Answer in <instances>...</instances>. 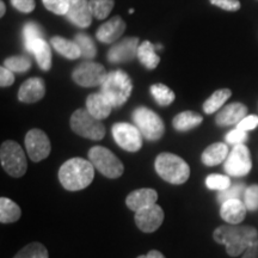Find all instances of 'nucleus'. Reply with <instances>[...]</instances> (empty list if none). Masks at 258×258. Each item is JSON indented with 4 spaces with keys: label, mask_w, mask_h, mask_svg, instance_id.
I'll return each mask as SVG.
<instances>
[{
    "label": "nucleus",
    "mask_w": 258,
    "mask_h": 258,
    "mask_svg": "<svg viewBox=\"0 0 258 258\" xmlns=\"http://www.w3.org/2000/svg\"><path fill=\"white\" fill-rule=\"evenodd\" d=\"M214 240L226 246V251L232 257L244 253L258 239V232L251 226H220L214 231Z\"/></svg>",
    "instance_id": "nucleus-1"
},
{
    "label": "nucleus",
    "mask_w": 258,
    "mask_h": 258,
    "mask_svg": "<svg viewBox=\"0 0 258 258\" xmlns=\"http://www.w3.org/2000/svg\"><path fill=\"white\" fill-rule=\"evenodd\" d=\"M95 178V166L90 160L72 158L61 165L59 179L61 185L69 191H78L91 184Z\"/></svg>",
    "instance_id": "nucleus-2"
},
{
    "label": "nucleus",
    "mask_w": 258,
    "mask_h": 258,
    "mask_svg": "<svg viewBox=\"0 0 258 258\" xmlns=\"http://www.w3.org/2000/svg\"><path fill=\"white\" fill-rule=\"evenodd\" d=\"M133 90L129 76L123 71L117 70L108 73L104 83L101 85V92L110 102L112 108H120L128 101Z\"/></svg>",
    "instance_id": "nucleus-3"
},
{
    "label": "nucleus",
    "mask_w": 258,
    "mask_h": 258,
    "mask_svg": "<svg viewBox=\"0 0 258 258\" xmlns=\"http://www.w3.org/2000/svg\"><path fill=\"white\" fill-rule=\"evenodd\" d=\"M154 166L158 175L171 184H183L190 177L188 163L176 154L160 153L157 157Z\"/></svg>",
    "instance_id": "nucleus-4"
},
{
    "label": "nucleus",
    "mask_w": 258,
    "mask_h": 258,
    "mask_svg": "<svg viewBox=\"0 0 258 258\" xmlns=\"http://www.w3.org/2000/svg\"><path fill=\"white\" fill-rule=\"evenodd\" d=\"M0 160L2 166L10 176L22 177L25 175L28 169L27 158H25L23 148L16 141H5L0 148Z\"/></svg>",
    "instance_id": "nucleus-5"
},
{
    "label": "nucleus",
    "mask_w": 258,
    "mask_h": 258,
    "mask_svg": "<svg viewBox=\"0 0 258 258\" xmlns=\"http://www.w3.org/2000/svg\"><path fill=\"white\" fill-rule=\"evenodd\" d=\"M89 159L103 176L108 178H118L123 175V164L111 151L102 146H95L89 151Z\"/></svg>",
    "instance_id": "nucleus-6"
},
{
    "label": "nucleus",
    "mask_w": 258,
    "mask_h": 258,
    "mask_svg": "<svg viewBox=\"0 0 258 258\" xmlns=\"http://www.w3.org/2000/svg\"><path fill=\"white\" fill-rule=\"evenodd\" d=\"M133 121L143 137L150 141H157L165 133V125L156 112L145 106H139L133 111Z\"/></svg>",
    "instance_id": "nucleus-7"
},
{
    "label": "nucleus",
    "mask_w": 258,
    "mask_h": 258,
    "mask_svg": "<svg viewBox=\"0 0 258 258\" xmlns=\"http://www.w3.org/2000/svg\"><path fill=\"white\" fill-rule=\"evenodd\" d=\"M71 128L80 137L102 140L105 135V127L101 121L97 120L86 109H78L71 117Z\"/></svg>",
    "instance_id": "nucleus-8"
},
{
    "label": "nucleus",
    "mask_w": 258,
    "mask_h": 258,
    "mask_svg": "<svg viewBox=\"0 0 258 258\" xmlns=\"http://www.w3.org/2000/svg\"><path fill=\"white\" fill-rule=\"evenodd\" d=\"M108 77L104 66L101 63L86 61L80 63L73 71L72 78L74 82L83 88H93V86H101Z\"/></svg>",
    "instance_id": "nucleus-9"
},
{
    "label": "nucleus",
    "mask_w": 258,
    "mask_h": 258,
    "mask_svg": "<svg viewBox=\"0 0 258 258\" xmlns=\"http://www.w3.org/2000/svg\"><path fill=\"white\" fill-rule=\"evenodd\" d=\"M252 167L251 154L249 148L244 144L235 145L225 160L224 169L230 176L243 177L246 176Z\"/></svg>",
    "instance_id": "nucleus-10"
},
{
    "label": "nucleus",
    "mask_w": 258,
    "mask_h": 258,
    "mask_svg": "<svg viewBox=\"0 0 258 258\" xmlns=\"http://www.w3.org/2000/svg\"><path fill=\"white\" fill-rule=\"evenodd\" d=\"M111 132L116 144L124 151L138 152L143 147V134L137 125L121 122L112 125Z\"/></svg>",
    "instance_id": "nucleus-11"
},
{
    "label": "nucleus",
    "mask_w": 258,
    "mask_h": 258,
    "mask_svg": "<svg viewBox=\"0 0 258 258\" xmlns=\"http://www.w3.org/2000/svg\"><path fill=\"white\" fill-rule=\"evenodd\" d=\"M25 147L34 163L46 159L50 154V141L47 134L40 129H31L25 137Z\"/></svg>",
    "instance_id": "nucleus-12"
},
{
    "label": "nucleus",
    "mask_w": 258,
    "mask_h": 258,
    "mask_svg": "<svg viewBox=\"0 0 258 258\" xmlns=\"http://www.w3.org/2000/svg\"><path fill=\"white\" fill-rule=\"evenodd\" d=\"M164 221V211L160 206H150L135 212V224L145 233H152L160 227Z\"/></svg>",
    "instance_id": "nucleus-13"
},
{
    "label": "nucleus",
    "mask_w": 258,
    "mask_h": 258,
    "mask_svg": "<svg viewBox=\"0 0 258 258\" xmlns=\"http://www.w3.org/2000/svg\"><path fill=\"white\" fill-rule=\"evenodd\" d=\"M139 38L128 37L122 40L120 43L115 44L108 51V60L112 63H121L132 61L134 57H138Z\"/></svg>",
    "instance_id": "nucleus-14"
},
{
    "label": "nucleus",
    "mask_w": 258,
    "mask_h": 258,
    "mask_svg": "<svg viewBox=\"0 0 258 258\" xmlns=\"http://www.w3.org/2000/svg\"><path fill=\"white\" fill-rule=\"evenodd\" d=\"M92 16L90 0H70V8L66 17L76 27H90L92 23Z\"/></svg>",
    "instance_id": "nucleus-15"
},
{
    "label": "nucleus",
    "mask_w": 258,
    "mask_h": 258,
    "mask_svg": "<svg viewBox=\"0 0 258 258\" xmlns=\"http://www.w3.org/2000/svg\"><path fill=\"white\" fill-rule=\"evenodd\" d=\"M125 30V23L124 21L118 16L110 18V21L105 22L99 27L98 30L96 32V37L103 43H114L117 41Z\"/></svg>",
    "instance_id": "nucleus-16"
},
{
    "label": "nucleus",
    "mask_w": 258,
    "mask_h": 258,
    "mask_svg": "<svg viewBox=\"0 0 258 258\" xmlns=\"http://www.w3.org/2000/svg\"><path fill=\"white\" fill-rule=\"evenodd\" d=\"M24 47L29 53L34 54L41 70L49 71L51 67V50L49 44L44 38H35V40L25 41Z\"/></svg>",
    "instance_id": "nucleus-17"
},
{
    "label": "nucleus",
    "mask_w": 258,
    "mask_h": 258,
    "mask_svg": "<svg viewBox=\"0 0 258 258\" xmlns=\"http://www.w3.org/2000/svg\"><path fill=\"white\" fill-rule=\"evenodd\" d=\"M46 95V85L43 79L30 78L22 84L18 91V99L23 103H35Z\"/></svg>",
    "instance_id": "nucleus-18"
},
{
    "label": "nucleus",
    "mask_w": 258,
    "mask_h": 258,
    "mask_svg": "<svg viewBox=\"0 0 258 258\" xmlns=\"http://www.w3.org/2000/svg\"><path fill=\"white\" fill-rule=\"evenodd\" d=\"M247 108L239 102L231 103L222 108L215 117V122L218 125H237L239 122L246 117Z\"/></svg>",
    "instance_id": "nucleus-19"
},
{
    "label": "nucleus",
    "mask_w": 258,
    "mask_h": 258,
    "mask_svg": "<svg viewBox=\"0 0 258 258\" xmlns=\"http://www.w3.org/2000/svg\"><path fill=\"white\" fill-rule=\"evenodd\" d=\"M158 201V192L154 189H138L132 191L125 199V205L131 211L138 212L150 206L156 205Z\"/></svg>",
    "instance_id": "nucleus-20"
},
{
    "label": "nucleus",
    "mask_w": 258,
    "mask_h": 258,
    "mask_svg": "<svg viewBox=\"0 0 258 258\" xmlns=\"http://www.w3.org/2000/svg\"><path fill=\"white\" fill-rule=\"evenodd\" d=\"M246 207L241 200H228L221 203L220 215L226 222L231 225H238L246 217Z\"/></svg>",
    "instance_id": "nucleus-21"
},
{
    "label": "nucleus",
    "mask_w": 258,
    "mask_h": 258,
    "mask_svg": "<svg viewBox=\"0 0 258 258\" xmlns=\"http://www.w3.org/2000/svg\"><path fill=\"white\" fill-rule=\"evenodd\" d=\"M86 110L97 120L102 121L110 115L112 105L102 92L91 93L86 99Z\"/></svg>",
    "instance_id": "nucleus-22"
},
{
    "label": "nucleus",
    "mask_w": 258,
    "mask_h": 258,
    "mask_svg": "<svg viewBox=\"0 0 258 258\" xmlns=\"http://www.w3.org/2000/svg\"><path fill=\"white\" fill-rule=\"evenodd\" d=\"M228 147L224 143L212 144L203 151L202 153V163L207 166H215L225 161L228 157Z\"/></svg>",
    "instance_id": "nucleus-23"
},
{
    "label": "nucleus",
    "mask_w": 258,
    "mask_h": 258,
    "mask_svg": "<svg viewBox=\"0 0 258 258\" xmlns=\"http://www.w3.org/2000/svg\"><path fill=\"white\" fill-rule=\"evenodd\" d=\"M50 44L57 53L70 60H76L82 56L80 48L74 41L66 40V38L61 36H54L50 38Z\"/></svg>",
    "instance_id": "nucleus-24"
},
{
    "label": "nucleus",
    "mask_w": 258,
    "mask_h": 258,
    "mask_svg": "<svg viewBox=\"0 0 258 258\" xmlns=\"http://www.w3.org/2000/svg\"><path fill=\"white\" fill-rule=\"evenodd\" d=\"M203 117L198 112L194 111H183L176 115L173 118V128L178 132H188L190 129L196 128L202 123Z\"/></svg>",
    "instance_id": "nucleus-25"
},
{
    "label": "nucleus",
    "mask_w": 258,
    "mask_h": 258,
    "mask_svg": "<svg viewBox=\"0 0 258 258\" xmlns=\"http://www.w3.org/2000/svg\"><path fill=\"white\" fill-rule=\"evenodd\" d=\"M157 47L153 46L150 41H144L139 46L138 57L140 62L148 70H154L160 62V57L156 53Z\"/></svg>",
    "instance_id": "nucleus-26"
},
{
    "label": "nucleus",
    "mask_w": 258,
    "mask_h": 258,
    "mask_svg": "<svg viewBox=\"0 0 258 258\" xmlns=\"http://www.w3.org/2000/svg\"><path fill=\"white\" fill-rule=\"evenodd\" d=\"M22 211L17 203L11 201L10 199H0V221L3 224H11L19 220Z\"/></svg>",
    "instance_id": "nucleus-27"
},
{
    "label": "nucleus",
    "mask_w": 258,
    "mask_h": 258,
    "mask_svg": "<svg viewBox=\"0 0 258 258\" xmlns=\"http://www.w3.org/2000/svg\"><path fill=\"white\" fill-rule=\"evenodd\" d=\"M231 95H232L231 90L228 89L218 90V91L213 93L207 101L205 102V104H203V111L208 115L214 114L215 111H218L219 109L225 104L226 101L231 97Z\"/></svg>",
    "instance_id": "nucleus-28"
},
{
    "label": "nucleus",
    "mask_w": 258,
    "mask_h": 258,
    "mask_svg": "<svg viewBox=\"0 0 258 258\" xmlns=\"http://www.w3.org/2000/svg\"><path fill=\"white\" fill-rule=\"evenodd\" d=\"M151 93H152L154 99L158 102V104L163 106L170 105L176 98L172 90L167 88L164 84H154V85L151 86Z\"/></svg>",
    "instance_id": "nucleus-29"
},
{
    "label": "nucleus",
    "mask_w": 258,
    "mask_h": 258,
    "mask_svg": "<svg viewBox=\"0 0 258 258\" xmlns=\"http://www.w3.org/2000/svg\"><path fill=\"white\" fill-rule=\"evenodd\" d=\"M73 41L78 44L83 57H85V59H93L97 55L96 44L89 35L77 34Z\"/></svg>",
    "instance_id": "nucleus-30"
},
{
    "label": "nucleus",
    "mask_w": 258,
    "mask_h": 258,
    "mask_svg": "<svg viewBox=\"0 0 258 258\" xmlns=\"http://www.w3.org/2000/svg\"><path fill=\"white\" fill-rule=\"evenodd\" d=\"M14 258H49V254L44 245L31 243L23 247Z\"/></svg>",
    "instance_id": "nucleus-31"
},
{
    "label": "nucleus",
    "mask_w": 258,
    "mask_h": 258,
    "mask_svg": "<svg viewBox=\"0 0 258 258\" xmlns=\"http://www.w3.org/2000/svg\"><path fill=\"white\" fill-rule=\"evenodd\" d=\"M246 188L247 186L241 182L231 184V186L228 189L219 191L218 201L220 203H224L226 201H228V200H240L241 198H244V194Z\"/></svg>",
    "instance_id": "nucleus-32"
},
{
    "label": "nucleus",
    "mask_w": 258,
    "mask_h": 258,
    "mask_svg": "<svg viewBox=\"0 0 258 258\" xmlns=\"http://www.w3.org/2000/svg\"><path fill=\"white\" fill-rule=\"evenodd\" d=\"M114 0H90L92 15L97 19H104L114 9Z\"/></svg>",
    "instance_id": "nucleus-33"
},
{
    "label": "nucleus",
    "mask_w": 258,
    "mask_h": 258,
    "mask_svg": "<svg viewBox=\"0 0 258 258\" xmlns=\"http://www.w3.org/2000/svg\"><path fill=\"white\" fill-rule=\"evenodd\" d=\"M4 66L10 71H12V72L23 73L27 72L31 67V60L28 56H11L4 61Z\"/></svg>",
    "instance_id": "nucleus-34"
},
{
    "label": "nucleus",
    "mask_w": 258,
    "mask_h": 258,
    "mask_svg": "<svg viewBox=\"0 0 258 258\" xmlns=\"http://www.w3.org/2000/svg\"><path fill=\"white\" fill-rule=\"evenodd\" d=\"M231 179L228 176L224 175H209L206 178V185L211 190H218V191H222V190L228 189L231 186Z\"/></svg>",
    "instance_id": "nucleus-35"
},
{
    "label": "nucleus",
    "mask_w": 258,
    "mask_h": 258,
    "mask_svg": "<svg viewBox=\"0 0 258 258\" xmlns=\"http://www.w3.org/2000/svg\"><path fill=\"white\" fill-rule=\"evenodd\" d=\"M48 11L59 16H66L70 8V0H42Z\"/></svg>",
    "instance_id": "nucleus-36"
},
{
    "label": "nucleus",
    "mask_w": 258,
    "mask_h": 258,
    "mask_svg": "<svg viewBox=\"0 0 258 258\" xmlns=\"http://www.w3.org/2000/svg\"><path fill=\"white\" fill-rule=\"evenodd\" d=\"M244 203L247 211H258V185L253 184L247 186L244 194Z\"/></svg>",
    "instance_id": "nucleus-37"
},
{
    "label": "nucleus",
    "mask_w": 258,
    "mask_h": 258,
    "mask_svg": "<svg viewBox=\"0 0 258 258\" xmlns=\"http://www.w3.org/2000/svg\"><path fill=\"white\" fill-rule=\"evenodd\" d=\"M43 31L41 27L34 22H29L23 28V38L25 41L35 40V38H43Z\"/></svg>",
    "instance_id": "nucleus-38"
},
{
    "label": "nucleus",
    "mask_w": 258,
    "mask_h": 258,
    "mask_svg": "<svg viewBox=\"0 0 258 258\" xmlns=\"http://www.w3.org/2000/svg\"><path fill=\"white\" fill-rule=\"evenodd\" d=\"M225 140L227 144H231L235 146V145H240L247 140V132L241 131V129L235 127L228 132L227 135L225 137Z\"/></svg>",
    "instance_id": "nucleus-39"
},
{
    "label": "nucleus",
    "mask_w": 258,
    "mask_h": 258,
    "mask_svg": "<svg viewBox=\"0 0 258 258\" xmlns=\"http://www.w3.org/2000/svg\"><path fill=\"white\" fill-rule=\"evenodd\" d=\"M209 2L226 11H238L240 9L239 0H209Z\"/></svg>",
    "instance_id": "nucleus-40"
},
{
    "label": "nucleus",
    "mask_w": 258,
    "mask_h": 258,
    "mask_svg": "<svg viewBox=\"0 0 258 258\" xmlns=\"http://www.w3.org/2000/svg\"><path fill=\"white\" fill-rule=\"evenodd\" d=\"M237 128L241 129V131L249 132L252 131V129L258 127V116L256 115H249L246 117H244L239 123L235 125Z\"/></svg>",
    "instance_id": "nucleus-41"
},
{
    "label": "nucleus",
    "mask_w": 258,
    "mask_h": 258,
    "mask_svg": "<svg viewBox=\"0 0 258 258\" xmlns=\"http://www.w3.org/2000/svg\"><path fill=\"white\" fill-rule=\"evenodd\" d=\"M11 4L18 11L24 12V14H30L35 10V0H11Z\"/></svg>",
    "instance_id": "nucleus-42"
},
{
    "label": "nucleus",
    "mask_w": 258,
    "mask_h": 258,
    "mask_svg": "<svg viewBox=\"0 0 258 258\" xmlns=\"http://www.w3.org/2000/svg\"><path fill=\"white\" fill-rule=\"evenodd\" d=\"M15 83V74L12 71L6 69L5 66H2L0 69V85L2 88H8Z\"/></svg>",
    "instance_id": "nucleus-43"
},
{
    "label": "nucleus",
    "mask_w": 258,
    "mask_h": 258,
    "mask_svg": "<svg viewBox=\"0 0 258 258\" xmlns=\"http://www.w3.org/2000/svg\"><path fill=\"white\" fill-rule=\"evenodd\" d=\"M241 258H258V239L249 246V249L245 251Z\"/></svg>",
    "instance_id": "nucleus-44"
},
{
    "label": "nucleus",
    "mask_w": 258,
    "mask_h": 258,
    "mask_svg": "<svg viewBox=\"0 0 258 258\" xmlns=\"http://www.w3.org/2000/svg\"><path fill=\"white\" fill-rule=\"evenodd\" d=\"M138 258H165L163 253L159 252L157 250H151L147 254H144V256H139Z\"/></svg>",
    "instance_id": "nucleus-45"
},
{
    "label": "nucleus",
    "mask_w": 258,
    "mask_h": 258,
    "mask_svg": "<svg viewBox=\"0 0 258 258\" xmlns=\"http://www.w3.org/2000/svg\"><path fill=\"white\" fill-rule=\"evenodd\" d=\"M5 12H6V6H5V3L3 2H0V17H4V15H5Z\"/></svg>",
    "instance_id": "nucleus-46"
},
{
    "label": "nucleus",
    "mask_w": 258,
    "mask_h": 258,
    "mask_svg": "<svg viewBox=\"0 0 258 258\" xmlns=\"http://www.w3.org/2000/svg\"><path fill=\"white\" fill-rule=\"evenodd\" d=\"M129 14H134V9H131V10H129Z\"/></svg>",
    "instance_id": "nucleus-47"
}]
</instances>
